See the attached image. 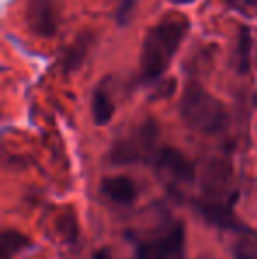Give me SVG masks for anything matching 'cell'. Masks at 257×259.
Returning a JSON list of instances; mask_svg holds the SVG:
<instances>
[{
    "label": "cell",
    "mask_w": 257,
    "mask_h": 259,
    "mask_svg": "<svg viewBox=\"0 0 257 259\" xmlns=\"http://www.w3.org/2000/svg\"><path fill=\"white\" fill-rule=\"evenodd\" d=\"M190 23L183 14H166L159 23L151 25L141 42L139 78L144 85L157 83L178 53Z\"/></svg>",
    "instance_id": "1"
},
{
    "label": "cell",
    "mask_w": 257,
    "mask_h": 259,
    "mask_svg": "<svg viewBox=\"0 0 257 259\" xmlns=\"http://www.w3.org/2000/svg\"><path fill=\"white\" fill-rule=\"evenodd\" d=\"M180 116L187 127L201 134H219L227 127L229 115L222 101L208 92L199 81H189L180 101Z\"/></svg>",
    "instance_id": "2"
},
{
    "label": "cell",
    "mask_w": 257,
    "mask_h": 259,
    "mask_svg": "<svg viewBox=\"0 0 257 259\" xmlns=\"http://www.w3.org/2000/svg\"><path fill=\"white\" fill-rule=\"evenodd\" d=\"M157 141L159 123L153 118H146L111 145L108 159L117 166L134 162H153V157L159 152Z\"/></svg>",
    "instance_id": "3"
},
{
    "label": "cell",
    "mask_w": 257,
    "mask_h": 259,
    "mask_svg": "<svg viewBox=\"0 0 257 259\" xmlns=\"http://www.w3.org/2000/svg\"><path fill=\"white\" fill-rule=\"evenodd\" d=\"M185 228L182 222H173L136 247V259H185Z\"/></svg>",
    "instance_id": "4"
},
{
    "label": "cell",
    "mask_w": 257,
    "mask_h": 259,
    "mask_svg": "<svg viewBox=\"0 0 257 259\" xmlns=\"http://www.w3.org/2000/svg\"><path fill=\"white\" fill-rule=\"evenodd\" d=\"M153 166L164 177L178 184H192L195 178V166L178 148L162 147L153 157Z\"/></svg>",
    "instance_id": "5"
},
{
    "label": "cell",
    "mask_w": 257,
    "mask_h": 259,
    "mask_svg": "<svg viewBox=\"0 0 257 259\" xmlns=\"http://www.w3.org/2000/svg\"><path fill=\"white\" fill-rule=\"evenodd\" d=\"M57 0H27V25L34 34L49 39L59 32Z\"/></svg>",
    "instance_id": "6"
},
{
    "label": "cell",
    "mask_w": 257,
    "mask_h": 259,
    "mask_svg": "<svg viewBox=\"0 0 257 259\" xmlns=\"http://www.w3.org/2000/svg\"><path fill=\"white\" fill-rule=\"evenodd\" d=\"M100 192L106 196L111 203L127 206L136 201L137 198V187L129 177H108L100 182Z\"/></svg>",
    "instance_id": "7"
},
{
    "label": "cell",
    "mask_w": 257,
    "mask_h": 259,
    "mask_svg": "<svg viewBox=\"0 0 257 259\" xmlns=\"http://www.w3.org/2000/svg\"><path fill=\"white\" fill-rule=\"evenodd\" d=\"M195 210L199 211L202 219L206 222H210L212 226L222 229H240L241 224L236 219V215L233 213L231 206H222L217 205L213 201H197L195 203Z\"/></svg>",
    "instance_id": "8"
},
{
    "label": "cell",
    "mask_w": 257,
    "mask_h": 259,
    "mask_svg": "<svg viewBox=\"0 0 257 259\" xmlns=\"http://www.w3.org/2000/svg\"><path fill=\"white\" fill-rule=\"evenodd\" d=\"M95 42V35L92 32H83L78 37L72 41V45L65 50L62 57V69L64 72H76L83 65V62L86 60L90 48Z\"/></svg>",
    "instance_id": "9"
},
{
    "label": "cell",
    "mask_w": 257,
    "mask_h": 259,
    "mask_svg": "<svg viewBox=\"0 0 257 259\" xmlns=\"http://www.w3.org/2000/svg\"><path fill=\"white\" fill-rule=\"evenodd\" d=\"M92 115L95 125H108L115 115V103L113 97L108 92V87L99 83L93 90L92 96Z\"/></svg>",
    "instance_id": "10"
},
{
    "label": "cell",
    "mask_w": 257,
    "mask_h": 259,
    "mask_svg": "<svg viewBox=\"0 0 257 259\" xmlns=\"http://www.w3.org/2000/svg\"><path fill=\"white\" fill-rule=\"evenodd\" d=\"M252 57V34L248 27H241L238 32V41L233 52V65L238 74H247L250 71Z\"/></svg>",
    "instance_id": "11"
},
{
    "label": "cell",
    "mask_w": 257,
    "mask_h": 259,
    "mask_svg": "<svg viewBox=\"0 0 257 259\" xmlns=\"http://www.w3.org/2000/svg\"><path fill=\"white\" fill-rule=\"evenodd\" d=\"M32 245V240L27 235L14 229H6L0 236V259H13L20 252Z\"/></svg>",
    "instance_id": "12"
},
{
    "label": "cell",
    "mask_w": 257,
    "mask_h": 259,
    "mask_svg": "<svg viewBox=\"0 0 257 259\" xmlns=\"http://www.w3.org/2000/svg\"><path fill=\"white\" fill-rule=\"evenodd\" d=\"M136 11V0H120L117 11H115V20L120 27H125V25L130 23L132 20V14Z\"/></svg>",
    "instance_id": "13"
},
{
    "label": "cell",
    "mask_w": 257,
    "mask_h": 259,
    "mask_svg": "<svg viewBox=\"0 0 257 259\" xmlns=\"http://www.w3.org/2000/svg\"><path fill=\"white\" fill-rule=\"evenodd\" d=\"M92 259H113V257H111V254L106 252V250H95Z\"/></svg>",
    "instance_id": "14"
},
{
    "label": "cell",
    "mask_w": 257,
    "mask_h": 259,
    "mask_svg": "<svg viewBox=\"0 0 257 259\" xmlns=\"http://www.w3.org/2000/svg\"><path fill=\"white\" fill-rule=\"evenodd\" d=\"M171 4H176V6H189V4L195 2V0H169Z\"/></svg>",
    "instance_id": "15"
},
{
    "label": "cell",
    "mask_w": 257,
    "mask_h": 259,
    "mask_svg": "<svg viewBox=\"0 0 257 259\" xmlns=\"http://www.w3.org/2000/svg\"><path fill=\"white\" fill-rule=\"evenodd\" d=\"M226 2H227V4H229V6H233V4H236V2H238V0H226Z\"/></svg>",
    "instance_id": "16"
}]
</instances>
